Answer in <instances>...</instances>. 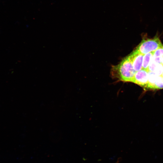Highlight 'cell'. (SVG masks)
Returning a JSON list of instances; mask_svg holds the SVG:
<instances>
[{
  "label": "cell",
  "instance_id": "6da1fadb",
  "mask_svg": "<svg viewBox=\"0 0 163 163\" xmlns=\"http://www.w3.org/2000/svg\"><path fill=\"white\" fill-rule=\"evenodd\" d=\"M136 72L129 55L118 65L113 66L111 71L113 77L125 82H132Z\"/></svg>",
  "mask_w": 163,
  "mask_h": 163
},
{
  "label": "cell",
  "instance_id": "7a4b0ae2",
  "mask_svg": "<svg viewBox=\"0 0 163 163\" xmlns=\"http://www.w3.org/2000/svg\"><path fill=\"white\" fill-rule=\"evenodd\" d=\"M163 46L157 34L152 38H143L135 50L143 55L155 51Z\"/></svg>",
  "mask_w": 163,
  "mask_h": 163
},
{
  "label": "cell",
  "instance_id": "3957f363",
  "mask_svg": "<svg viewBox=\"0 0 163 163\" xmlns=\"http://www.w3.org/2000/svg\"><path fill=\"white\" fill-rule=\"evenodd\" d=\"M148 71L142 69L136 72L132 82L138 85L145 90L148 85Z\"/></svg>",
  "mask_w": 163,
  "mask_h": 163
},
{
  "label": "cell",
  "instance_id": "277c9868",
  "mask_svg": "<svg viewBox=\"0 0 163 163\" xmlns=\"http://www.w3.org/2000/svg\"><path fill=\"white\" fill-rule=\"evenodd\" d=\"M129 56L131 60L133 69L136 72L142 69V64L144 55L135 50H133Z\"/></svg>",
  "mask_w": 163,
  "mask_h": 163
},
{
  "label": "cell",
  "instance_id": "5b68a950",
  "mask_svg": "<svg viewBox=\"0 0 163 163\" xmlns=\"http://www.w3.org/2000/svg\"><path fill=\"white\" fill-rule=\"evenodd\" d=\"M157 75L154 72H148V80L145 90H154L155 84Z\"/></svg>",
  "mask_w": 163,
  "mask_h": 163
},
{
  "label": "cell",
  "instance_id": "8992f818",
  "mask_svg": "<svg viewBox=\"0 0 163 163\" xmlns=\"http://www.w3.org/2000/svg\"><path fill=\"white\" fill-rule=\"evenodd\" d=\"M154 52L144 55L142 64V69L147 70L149 65L153 58Z\"/></svg>",
  "mask_w": 163,
  "mask_h": 163
},
{
  "label": "cell",
  "instance_id": "52a82bcc",
  "mask_svg": "<svg viewBox=\"0 0 163 163\" xmlns=\"http://www.w3.org/2000/svg\"><path fill=\"white\" fill-rule=\"evenodd\" d=\"M163 88V77L158 76L155 84L154 90Z\"/></svg>",
  "mask_w": 163,
  "mask_h": 163
},
{
  "label": "cell",
  "instance_id": "ba28073f",
  "mask_svg": "<svg viewBox=\"0 0 163 163\" xmlns=\"http://www.w3.org/2000/svg\"><path fill=\"white\" fill-rule=\"evenodd\" d=\"M153 57H163V46L154 52Z\"/></svg>",
  "mask_w": 163,
  "mask_h": 163
},
{
  "label": "cell",
  "instance_id": "9c48e42d",
  "mask_svg": "<svg viewBox=\"0 0 163 163\" xmlns=\"http://www.w3.org/2000/svg\"><path fill=\"white\" fill-rule=\"evenodd\" d=\"M163 72V65L161 64H159L156 66L154 72L158 76H161Z\"/></svg>",
  "mask_w": 163,
  "mask_h": 163
},
{
  "label": "cell",
  "instance_id": "30bf717a",
  "mask_svg": "<svg viewBox=\"0 0 163 163\" xmlns=\"http://www.w3.org/2000/svg\"><path fill=\"white\" fill-rule=\"evenodd\" d=\"M157 64H158L153 60L152 58L147 69L148 72H154L155 68Z\"/></svg>",
  "mask_w": 163,
  "mask_h": 163
},
{
  "label": "cell",
  "instance_id": "8fae6325",
  "mask_svg": "<svg viewBox=\"0 0 163 163\" xmlns=\"http://www.w3.org/2000/svg\"><path fill=\"white\" fill-rule=\"evenodd\" d=\"M161 63L163 65V57L162 59Z\"/></svg>",
  "mask_w": 163,
  "mask_h": 163
},
{
  "label": "cell",
  "instance_id": "7c38bea8",
  "mask_svg": "<svg viewBox=\"0 0 163 163\" xmlns=\"http://www.w3.org/2000/svg\"><path fill=\"white\" fill-rule=\"evenodd\" d=\"M161 76L163 77V72L162 73V74L161 75Z\"/></svg>",
  "mask_w": 163,
  "mask_h": 163
}]
</instances>
